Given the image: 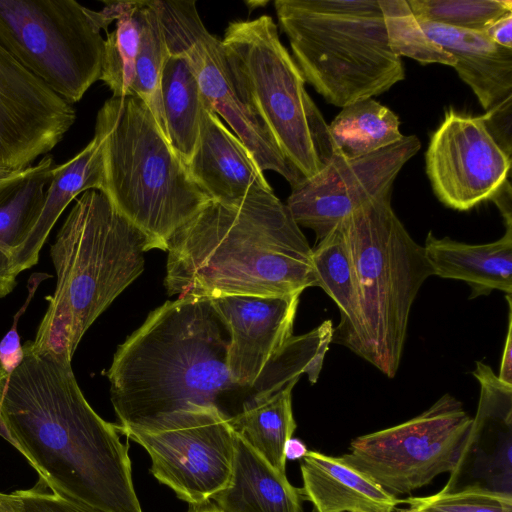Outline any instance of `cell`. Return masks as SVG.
<instances>
[{
  "instance_id": "cell-12",
  "label": "cell",
  "mask_w": 512,
  "mask_h": 512,
  "mask_svg": "<svg viewBox=\"0 0 512 512\" xmlns=\"http://www.w3.org/2000/svg\"><path fill=\"white\" fill-rule=\"evenodd\" d=\"M169 54H185L205 104L222 117L257 165L284 177L291 187L304 179L243 95L222 41L203 24L195 1L155 0Z\"/></svg>"
},
{
  "instance_id": "cell-15",
  "label": "cell",
  "mask_w": 512,
  "mask_h": 512,
  "mask_svg": "<svg viewBox=\"0 0 512 512\" xmlns=\"http://www.w3.org/2000/svg\"><path fill=\"white\" fill-rule=\"evenodd\" d=\"M75 119L73 105L0 45V168L32 166L57 146Z\"/></svg>"
},
{
  "instance_id": "cell-29",
  "label": "cell",
  "mask_w": 512,
  "mask_h": 512,
  "mask_svg": "<svg viewBox=\"0 0 512 512\" xmlns=\"http://www.w3.org/2000/svg\"><path fill=\"white\" fill-rule=\"evenodd\" d=\"M138 14L141 36L131 92L146 104L169 142L161 94V77L169 51L155 0L139 1Z\"/></svg>"
},
{
  "instance_id": "cell-35",
  "label": "cell",
  "mask_w": 512,
  "mask_h": 512,
  "mask_svg": "<svg viewBox=\"0 0 512 512\" xmlns=\"http://www.w3.org/2000/svg\"><path fill=\"white\" fill-rule=\"evenodd\" d=\"M50 275L43 273H34L28 281V295L24 304L14 316L11 328L0 341V377L9 378L11 373L19 366L24 358V349L20 343L18 335V321L20 316L26 311L32 300L37 287Z\"/></svg>"
},
{
  "instance_id": "cell-37",
  "label": "cell",
  "mask_w": 512,
  "mask_h": 512,
  "mask_svg": "<svg viewBox=\"0 0 512 512\" xmlns=\"http://www.w3.org/2000/svg\"><path fill=\"white\" fill-rule=\"evenodd\" d=\"M482 31L496 44L512 49V12L491 22Z\"/></svg>"
},
{
  "instance_id": "cell-5",
  "label": "cell",
  "mask_w": 512,
  "mask_h": 512,
  "mask_svg": "<svg viewBox=\"0 0 512 512\" xmlns=\"http://www.w3.org/2000/svg\"><path fill=\"white\" fill-rule=\"evenodd\" d=\"M94 134L103 151L102 192L146 235L151 249L166 251L175 231L210 199L139 97L106 100L98 111Z\"/></svg>"
},
{
  "instance_id": "cell-43",
  "label": "cell",
  "mask_w": 512,
  "mask_h": 512,
  "mask_svg": "<svg viewBox=\"0 0 512 512\" xmlns=\"http://www.w3.org/2000/svg\"><path fill=\"white\" fill-rule=\"evenodd\" d=\"M400 512H423V511H418V510H414V509H403V510H400Z\"/></svg>"
},
{
  "instance_id": "cell-42",
  "label": "cell",
  "mask_w": 512,
  "mask_h": 512,
  "mask_svg": "<svg viewBox=\"0 0 512 512\" xmlns=\"http://www.w3.org/2000/svg\"><path fill=\"white\" fill-rule=\"evenodd\" d=\"M19 171V170H17ZM17 171H12V170H8V169H4V168H0V180L14 174L15 172Z\"/></svg>"
},
{
  "instance_id": "cell-13",
  "label": "cell",
  "mask_w": 512,
  "mask_h": 512,
  "mask_svg": "<svg viewBox=\"0 0 512 512\" xmlns=\"http://www.w3.org/2000/svg\"><path fill=\"white\" fill-rule=\"evenodd\" d=\"M420 148L418 137L409 135L354 159L335 153L317 174L291 187L286 205L297 225L312 229L318 242L354 211L392 192L397 175Z\"/></svg>"
},
{
  "instance_id": "cell-19",
  "label": "cell",
  "mask_w": 512,
  "mask_h": 512,
  "mask_svg": "<svg viewBox=\"0 0 512 512\" xmlns=\"http://www.w3.org/2000/svg\"><path fill=\"white\" fill-rule=\"evenodd\" d=\"M418 22L427 36L455 59L454 69L484 110L512 95V49L496 44L483 31Z\"/></svg>"
},
{
  "instance_id": "cell-26",
  "label": "cell",
  "mask_w": 512,
  "mask_h": 512,
  "mask_svg": "<svg viewBox=\"0 0 512 512\" xmlns=\"http://www.w3.org/2000/svg\"><path fill=\"white\" fill-rule=\"evenodd\" d=\"M296 383L290 382L269 395H254L229 420L238 437L284 474L285 445L296 429L292 412V389Z\"/></svg>"
},
{
  "instance_id": "cell-3",
  "label": "cell",
  "mask_w": 512,
  "mask_h": 512,
  "mask_svg": "<svg viewBox=\"0 0 512 512\" xmlns=\"http://www.w3.org/2000/svg\"><path fill=\"white\" fill-rule=\"evenodd\" d=\"M228 346L210 298L179 296L153 310L107 371L119 426L144 425L191 404L232 419L252 394L232 381Z\"/></svg>"
},
{
  "instance_id": "cell-31",
  "label": "cell",
  "mask_w": 512,
  "mask_h": 512,
  "mask_svg": "<svg viewBox=\"0 0 512 512\" xmlns=\"http://www.w3.org/2000/svg\"><path fill=\"white\" fill-rule=\"evenodd\" d=\"M378 2L389 47L397 57H409L421 64L455 65V59L423 31L406 0Z\"/></svg>"
},
{
  "instance_id": "cell-41",
  "label": "cell",
  "mask_w": 512,
  "mask_h": 512,
  "mask_svg": "<svg viewBox=\"0 0 512 512\" xmlns=\"http://www.w3.org/2000/svg\"><path fill=\"white\" fill-rule=\"evenodd\" d=\"M188 512H220V510L210 501L200 504V505H191V508Z\"/></svg>"
},
{
  "instance_id": "cell-21",
  "label": "cell",
  "mask_w": 512,
  "mask_h": 512,
  "mask_svg": "<svg viewBox=\"0 0 512 512\" xmlns=\"http://www.w3.org/2000/svg\"><path fill=\"white\" fill-rule=\"evenodd\" d=\"M423 250L432 274L466 282L470 298L492 290L512 293V225H506L500 239L485 244L436 238L430 231Z\"/></svg>"
},
{
  "instance_id": "cell-24",
  "label": "cell",
  "mask_w": 512,
  "mask_h": 512,
  "mask_svg": "<svg viewBox=\"0 0 512 512\" xmlns=\"http://www.w3.org/2000/svg\"><path fill=\"white\" fill-rule=\"evenodd\" d=\"M220 512H303L299 490L236 435L228 484L212 499Z\"/></svg>"
},
{
  "instance_id": "cell-28",
  "label": "cell",
  "mask_w": 512,
  "mask_h": 512,
  "mask_svg": "<svg viewBox=\"0 0 512 512\" xmlns=\"http://www.w3.org/2000/svg\"><path fill=\"white\" fill-rule=\"evenodd\" d=\"M399 126L392 110L367 98L343 107L328 128L334 152L354 159L402 140Z\"/></svg>"
},
{
  "instance_id": "cell-4",
  "label": "cell",
  "mask_w": 512,
  "mask_h": 512,
  "mask_svg": "<svg viewBox=\"0 0 512 512\" xmlns=\"http://www.w3.org/2000/svg\"><path fill=\"white\" fill-rule=\"evenodd\" d=\"M146 235L99 190H88L59 229L50 256L56 286L34 340L37 354L72 361L88 328L144 270Z\"/></svg>"
},
{
  "instance_id": "cell-10",
  "label": "cell",
  "mask_w": 512,
  "mask_h": 512,
  "mask_svg": "<svg viewBox=\"0 0 512 512\" xmlns=\"http://www.w3.org/2000/svg\"><path fill=\"white\" fill-rule=\"evenodd\" d=\"M471 423L462 403L445 394L406 422L355 438L342 457L390 494L410 493L455 469Z\"/></svg>"
},
{
  "instance_id": "cell-40",
  "label": "cell",
  "mask_w": 512,
  "mask_h": 512,
  "mask_svg": "<svg viewBox=\"0 0 512 512\" xmlns=\"http://www.w3.org/2000/svg\"><path fill=\"white\" fill-rule=\"evenodd\" d=\"M307 451L305 444L301 440L290 438L285 445L284 454L286 459L294 460L303 458Z\"/></svg>"
},
{
  "instance_id": "cell-36",
  "label": "cell",
  "mask_w": 512,
  "mask_h": 512,
  "mask_svg": "<svg viewBox=\"0 0 512 512\" xmlns=\"http://www.w3.org/2000/svg\"><path fill=\"white\" fill-rule=\"evenodd\" d=\"M484 126L499 146L509 157L512 155V95L481 115Z\"/></svg>"
},
{
  "instance_id": "cell-7",
  "label": "cell",
  "mask_w": 512,
  "mask_h": 512,
  "mask_svg": "<svg viewBox=\"0 0 512 512\" xmlns=\"http://www.w3.org/2000/svg\"><path fill=\"white\" fill-rule=\"evenodd\" d=\"M392 192L357 209L337 225L354 269L365 348L363 358L393 378L399 368L410 310L432 274L391 205Z\"/></svg>"
},
{
  "instance_id": "cell-38",
  "label": "cell",
  "mask_w": 512,
  "mask_h": 512,
  "mask_svg": "<svg viewBox=\"0 0 512 512\" xmlns=\"http://www.w3.org/2000/svg\"><path fill=\"white\" fill-rule=\"evenodd\" d=\"M508 302V329L504 343L498 378L512 385V300L511 295H506Z\"/></svg>"
},
{
  "instance_id": "cell-20",
  "label": "cell",
  "mask_w": 512,
  "mask_h": 512,
  "mask_svg": "<svg viewBox=\"0 0 512 512\" xmlns=\"http://www.w3.org/2000/svg\"><path fill=\"white\" fill-rule=\"evenodd\" d=\"M300 469L303 486L298 490L313 512H392L404 502L342 456L307 451Z\"/></svg>"
},
{
  "instance_id": "cell-9",
  "label": "cell",
  "mask_w": 512,
  "mask_h": 512,
  "mask_svg": "<svg viewBox=\"0 0 512 512\" xmlns=\"http://www.w3.org/2000/svg\"><path fill=\"white\" fill-rule=\"evenodd\" d=\"M107 27L75 0H0V45L71 105L100 80Z\"/></svg>"
},
{
  "instance_id": "cell-18",
  "label": "cell",
  "mask_w": 512,
  "mask_h": 512,
  "mask_svg": "<svg viewBox=\"0 0 512 512\" xmlns=\"http://www.w3.org/2000/svg\"><path fill=\"white\" fill-rule=\"evenodd\" d=\"M187 169L213 201H235L253 189H272L245 145L206 104Z\"/></svg>"
},
{
  "instance_id": "cell-8",
  "label": "cell",
  "mask_w": 512,
  "mask_h": 512,
  "mask_svg": "<svg viewBox=\"0 0 512 512\" xmlns=\"http://www.w3.org/2000/svg\"><path fill=\"white\" fill-rule=\"evenodd\" d=\"M235 79L281 151L304 178L335 154L328 124L268 15L229 23L221 40Z\"/></svg>"
},
{
  "instance_id": "cell-33",
  "label": "cell",
  "mask_w": 512,
  "mask_h": 512,
  "mask_svg": "<svg viewBox=\"0 0 512 512\" xmlns=\"http://www.w3.org/2000/svg\"><path fill=\"white\" fill-rule=\"evenodd\" d=\"M404 502L423 512H512V495L478 489L438 492Z\"/></svg>"
},
{
  "instance_id": "cell-14",
  "label": "cell",
  "mask_w": 512,
  "mask_h": 512,
  "mask_svg": "<svg viewBox=\"0 0 512 512\" xmlns=\"http://www.w3.org/2000/svg\"><path fill=\"white\" fill-rule=\"evenodd\" d=\"M425 164L439 201L467 211L491 200L509 180L511 157L488 134L481 116L450 109L430 138Z\"/></svg>"
},
{
  "instance_id": "cell-22",
  "label": "cell",
  "mask_w": 512,
  "mask_h": 512,
  "mask_svg": "<svg viewBox=\"0 0 512 512\" xmlns=\"http://www.w3.org/2000/svg\"><path fill=\"white\" fill-rule=\"evenodd\" d=\"M55 165L51 155L0 180V298L17 284L12 263L42 211Z\"/></svg>"
},
{
  "instance_id": "cell-11",
  "label": "cell",
  "mask_w": 512,
  "mask_h": 512,
  "mask_svg": "<svg viewBox=\"0 0 512 512\" xmlns=\"http://www.w3.org/2000/svg\"><path fill=\"white\" fill-rule=\"evenodd\" d=\"M119 433L150 455L151 473L191 505L212 499L229 482L236 434L215 407L191 404Z\"/></svg>"
},
{
  "instance_id": "cell-30",
  "label": "cell",
  "mask_w": 512,
  "mask_h": 512,
  "mask_svg": "<svg viewBox=\"0 0 512 512\" xmlns=\"http://www.w3.org/2000/svg\"><path fill=\"white\" fill-rule=\"evenodd\" d=\"M138 6L139 1H123L115 29L106 33L100 80L112 91L113 97L132 95L141 36Z\"/></svg>"
},
{
  "instance_id": "cell-17",
  "label": "cell",
  "mask_w": 512,
  "mask_h": 512,
  "mask_svg": "<svg viewBox=\"0 0 512 512\" xmlns=\"http://www.w3.org/2000/svg\"><path fill=\"white\" fill-rule=\"evenodd\" d=\"M299 296L228 295L210 298L229 333L227 366L230 377L251 394L266 364L293 336Z\"/></svg>"
},
{
  "instance_id": "cell-32",
  "label": "cell",
  "mask_w": 512,
  "mask_h": 512,
  "mask_svg": "<svg viewBox=\"0 0 512 512\" xmlns=\"http://www.w3.org/2000/svg\"><path fill=\"white\" fill-rule=\"evenodd\" d=\"M418 20L482 31L503 15L512 12L511 0H407Z\"/></svg>"
},
{
  "instance_id": "cell-27",
  "label": "cell",
  "mask_w": 512,
  "mask_h": 512,
  "mask_svg": "<svg viewBox=\"0 0 512 512\" xmlns=\"http://www.w3.org/2000/svg\"><path fill=\"white\" fill-rule=\"evenodd\" d=\"M161 94L169 143L187 167L199 137L205 101L185 54H169L161 77Z\"/></svg>"
},
{
  "instance_id": "cell-39",
  "label": "cell",
  "mask_w": 512,
  "mask_h": 512,
  "mask_svg": "<svg viewBox=\"0 0 512 512\" xmlns=\"http://www.w3.org/2000/svg\"><path fill=\"white\" fill-rule=\"evenodd\" d=\"M491 201L499 208L505 225H512V189L509 180L502 185Z\"/></svg>"
},
{
  "instance_id": "cell-6",
  "label": "cell",
  "mask_w": 512,
  "mask_h": 512,
  "mask_svg": "<svg viewBox=\"0 0 512 512\" xmlns=\"http://www.w3.org/2000/svg\"><path fill=\"white\" fill-rule=\"evenodd\" d=\"M278 24L305 81L345 107L404 80L378 0H276Z\"/></svg>"
},
{
  "instance_id": "cell-23",
  "label": "cell",
  "mask_w": 512,
  "mask_h": 512,
  "mask_svg": "<svg viewBox=\"0 0 512 512\" xmlns=\"http://www.w3.org/2000/svg\"><path fill=\"white\" fill-rule=\"evenodd\" d=\"M104 184L102 145L94 134L77 155L52 168L40 216L13 258L12 269L16 277L38 262L40 250L66 207L85 191H103Z\"/></svg>"
},
{
  "instance_id": "cell-2",
  "label": "cell",
  "mask_w": 512,
  "mask_h": 512,
  "mask_svg": "<svg viewBox=\"0 0 512 512\" xmlns=\"http://www.w3.org/2000/svg\"><path fill=\"white\" fill-rule=\"evenodd\" d=\"M168 295L286 296L317 286L312 248L273 190L207 202L171 236Z\"/></svg>"
},
{
  "instance_id": "cell-1",
  "label": "cell",
  "mask_w": 512,
  "mask_h": 512,
  "mask_svg": "<svg viewBox=\"0 0 512 512\" xmlns=\"http://www.w3.org/2000/svg\"><path fill=\"white\" fill-rule=\"evenodd\" d=\"M23 349L19 366L0 377V436L59 496L102 512H142L128 444L85 399L72 361Z\"/></svg>"
},
{
  "instance_id": "cell-34",
  "label": "cell",
  "mask_w": 512,
  "mask_h": 512,
  "mask_svg": "<svg viewBox=\"0 0 512 512\" xmlns=\"http://www.w3.org/2000/svg\"><path fill=\"white\" fill-rule=\"evenodd\" d=\"M0 512H102L52 492L41 480L30 489L0 492Z\"/></svg>"
},
{
  "instance_id": "cell-25",
  "label": "cell",
  "mask_w": 512,
  "mask_h": 512,
  "mask_svg": "<svg viewBox=\"0 0 512 512\" xmlns=\"http://www.w3.org/2000/svg\"><path fill=\"white\" fill-rule=\"evenodd\" d=\"M311 263L317 286L336 303L341 314L334 329L338 342L363 358L364 324L360 300L349 251L338 225L312 248Z\"/></svg>"
},
{
  "instance_id": "cell-16",
  "label": "cell",
  "mask_w": 512,
  "mask_h": 512,
  "mask_svg": "<svg viewBox=\"0 0 512 512\" xmlns=\"http://www.w3.org/2000/svg\"><path fill=\"white\" fill-rule=\"evenodd\" d=\"M478 407L455 469L442 492L478 489L512 495V385L476 362Z\"/></svg>"
}]
</instances>
